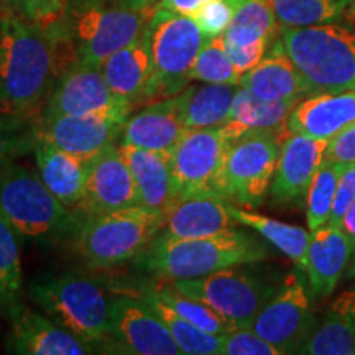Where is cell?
Instances as JSON below:
<instances>
[{"label":"cell","instance_id":"cell-6","mask_svg":"<svg viewBox=\"0 0 355 355\" xmlns=\"http://www.w3.org/2000/svg\"><path fill=\"white\" fill-rule=\"evenodd\" d=\"M87 217L78 232V254L89 266L109 268L144 252L165 227L166 212L133 206Z\"/></svg>","mask_w":355,"mask_h":355},{"label":"cell","instance_id":"cell-21","mask_svg":"<svg viewBox=\"0 0 355 355\" xmlns=\"http://www.w3.org/2000/svg\"><path fill=\"white\" fill-rule=\"evenodd\" d=\"M355 122V91L318 92L301 99L288 119L291 133L331 140Z\"/></svg>","mask_w":355,"mask_h":355},{"label":"cell","instance_id":"cell-11","mask_svg":"<svg viewBox=\"0 0 355 355\" xmlns=\"http://www.w3.org/2000/svg\"><path fill=\"white\" fill-rule=\"evenodd\" d=\"M232 139L217 128H186L171 152L175 202L201 193L219 194V180Z\"/></svg>","mask_w":355,"mask_h":355},{"label":"cell","instance_id":"cell-16","mask_svg":"<svg viewBox=\"0 0 355 355\" xmlns=\"http://www.w3.org/2000/svg\"><path fill=\"white\" fill-rule=\"evenodd\" d=\"M140 206L137 184L119 145H110L87 163V180L79 207L87 216Z\"/></svg>","mask_w":355,"mask_h":355},{"label":"cell","instance_id":"cell-38","mask_svg":"<svg viewBox=\"0 0 355 355\" xmlns=\"http://www.w3.org/2000/svg\"><path fill=\"white\" fill-rule=\"evenodd\" d=\"M0 6L7 15L51 30L64 20L69 0H0Z\"/></svg>","mask_w":355,"mask_h":355},{"label":"cell","instance_id":"cell-14","mask_svg":"<svg viewBox=\"0 0 355 355\" xmlns=\"http://www.w3.org/2000/svg\"><path fill=\"white\" fill-rule=\"evenodd\" d=\"M117 352L132 355H183L158 314L139 296H112V337Z\"/></svg>","mask_w":355,"mask_h":355},{"label":"cell","instance_id":"cell-13","mask_svg":"<svg viewBox=\"0 0 355 355\" xmlns=\"http://www.w3.org/2000/svg\"><path fill=\"white\" fill-rule=\"evenodd\" d=\"M43 117L102 114L128 119L132 107L110 91L101 66L73 63L56 79Z\"/></svg>","mask_w":355,"mask_h":355},{"label":"cell","instance_id":"cell-39","mask_svg":"<svg viewBox=\"0 0 355 355\" xmlns=\"http://www.w3.org/2000/svg\"><path fill=\"white\" fill-rule=\"evenodd\" d=\"M239 2L241 0H207L191 19H194L206 38L220 37L229 28Z\"/></svg>","mask_w":355,"mask_h":355},{"label":"cell","instance_id":"cell-28","mask_svg":"<svg viewBox=\"0 0 355 355\" xmlns=\"http://www.w3.org/2000/svg\"><path fill=\"white\" fill-rule=\"evenodd\" d=\"M239 84L186 86L176 96L178 109L186 128H217L225 125L232 112Z\"/></svg>","mask_w":355,"mask_h":355},{"label":"cell","instance_id":"cell-15","mask_svg":"<svg viewBox=\"0 0 355 355\" xmlns=\"http://www.w3.org/2000/svg\"><path fill=\"white\" fill-rule=\"evenodd\" d=\"M125 122L127 119L102 114L53 115L43 117L35 137L89 163L117 141Z\"/></svg>","mask_w":355,"mask_h":355},{"label":"cell","instance_id":"cell-36","mask_svg":"<svg viewBox=\"0 0 355 355\" xmlns=\"http://www.w3.org/2000/svg\"><path fill=\"white\" fill-rule=\"evenodd\" d=\"M189 78L191 81L211 84H241L242 74L235 69L230 60L224 35L206 40L194 61Z\"/></svg>","mask_w":355,"mask_h":355},{"label":"cell","instance_id":"cell-43","mask_svg":"<svg viewBox=\"0 0 355 355\" xmlns=\"http://www.w3.org/2000/svg\"><path fill=\"white\" fill-rule=\"evenodd\" d=\"M272 42H266V40H261V42L245 44V46H235V44H225L227 48L230 60L235 66V69L239 73L245 74L252 68H255L257 64L263 60L266 55V50H268V44Z\"/></svg>","mask_w":355,"mask_h":355},{"label":"cell","instance_id":"cell-44","mask_svg":"<svg viewBox=\"0 0 355 355\" xmlns=\"http://www.w3.org/2000/svg\"><path fill=\"white\" fill-rule=\"evenodd\" d=\"M19 119L3 117L0 119V166H3L10 159L13 155L19 153L20 141L24 139H19L13 132V122Z\"/></svg>","mask_w":355,"mask_h":355},{"label":"cell","instance_id":"cell-47","mask_svg":"<svg viewBox=\"0 0 355 355\" xmlns=\"http://www.w3.org/2000/svg\"><path fill=\"white\" fill-rule=\"evenodd\" d=\"M344 17L349 24L355 25V0H350V3H349L347 10H345V13H344Z\"/></svg>","mask_w":355,"mask_h":355},{"label":"cell","instance_id":"cell-33","mask_svg":"<svg viewBox=\"0 0 355 355\" xmlns=\"http://www.w3.org/2000/svg\"><path fill=\"white\" fill-rule=\"evenodd\" d=\"M279 28L334 24L347 10L350 0H270Z\"/></svg>","mask_w":355,"mask_h":355},{"label":"cell","instance_id":"cell-8","mask_svg":"<svg viewBox=\"0 0 355 355\" xmlns=\"http://www.w3.org/2000/svg\"><path fill=\"white\" fill-rule=\"evenodd\" d=\"M0 214L20 237L51 239L73 224V212L58 199L40 175L15 163L0 171Z\"/></svg>","mask_w":355,"mask_h":355},{"label":"cell","instance_id":"cell-46","mask_svg":"<svg viewBox=\"0 0 355 355\" xmlns=\"http://www.w3.org/2000/svg\"><path fill=\"white\" fill-rule=\"evenodd\" d=\"M340 227L347 235L350 245H352V263H350V272H349V277L352 278L355 277V201L352 202V206L349 207L347 212H345V216L343 217V220H340Z\"/></svg>","mask_w":355,"mask_h":355},{"label":"cell","instance_id":"cell-29","mask_svg":"<svg viewBox=\"0 0 355 355\" xmlns=\"http://www.w3.org/2000/svg\"><path fill=\"white\" fill-rule=\"evenodd\" d=\"M300 354H355V290L344 291L332 303L324 321L314 327Z\"/></svg>","mask_w":355,"mask_h":355},{"label":"cell","instance_id":"cell-25","mask_svg":"<svg viewBox=\"0 0 355 355\" xmlns=\"http://www.w3.org/2000/svg\"><path fill=\"white\" fill-rule=\"evenodd\" d=\"M119 148L132 170L140 206L166 212L175 204L171 155L140 148L125 141H121Z\"/></svg>","mask_w":355,"mask_h":355},{"label":"cell","instance_id":"cell-20","mask_svg":"<svg viewBox=\"0 0 355 355\" xmlns=\"http://www.w3.org/2000/svg\"><path fill=\"white\" fill-rule=\"evenodd\" d=\"M237 224L227 199L217 193H201L173 204L166 211L163 232L180 239H199L227 232Z\"/></svg>","mask_w":355,"mask_h":355},{"label":"cell","instance_id":"cell-23","mask_svg":"<svg viewBox=\"0 0 355 355\" xmlns=\"http://www.w3.org/2000/svg\"><path fill=\"white\" fill-rule=\"evenodd\" d=\"M101 69L110 91L127 105L135 109L145 102L153 74L146 30L135 42L109 56L101 64Z\"/></svg>","mask_w":355,"mask_h":355},{"label":"cell","instance_id":"cell-41","mask_svg":"<svg viewBox=\"0 0 355 355\" xmlns=\"http://www.w3.org/2000/svg\"><path fill=\"white\" fill-rule=\"evenodd\" d=\"M355 201V163H349L344 166L343 173H340L339 181H337L336 198L334 204H332V212L329 217V222L332 224H340L343 217L352 202Z\"/></svg>","mask_w":355,"mask_h":355},{"label":"cell","instance_id":"cell-35","mask_svg":"<svg viewBox=\"0 0 355 355\" xmlns=\"http://www.w3.org/2000/svg\"><path fill=\"white\" fill-rule=\"evenodd\" d=\"M344 163L324 159L306 194V222L308 229L314 230L329 222L334 204L337 181L344 170Z\"/></svg>","mask_w":355,"mask_h":355},{"label":"cell","instance_id":"cell-37","mask_svg":"<svg viewBox=\"0 0 355 355\" xmlns=\"http://www.w3.org/2000/svg\"><path fill=\"white\" fill-rule=\"evenodd\" d=\"M153 288L157 290V293L162 296V300L165 301L166 304H170L181 318H184L188 322L198 326L199 329L207 331L216 336H224L235 329V327L230 326L224 318H220L216 311H212L209 306L194 298H189V296L175 290V288L171 286V283L165 286L153 285Z\"/></svg>","mask_w":355,"mask_h":355},{"label":"cell","instance_id":"cell-19","mask_svg":"<svg viewBox=\"0 0 355 355\" xmlns=\"http://www.w3.org/2000/svg\"><path fill=\"white\" fill-rule=\"evenodd\" d=\"M350 259L352 245L340 224L327 222L311 230L304 273L313 298L331 296Z\"/></svg>","mask_w":355,"mask_h":355},{"label":"cell","instance_id":"cell-3","mask_svg":"<svg viewBox=\"0 0 355 355\" xmlns=\"http://www.w3.org/2000/svg\"><path fill=\"white\" fill-rule=\"evenodd\" d=\"M311 94L355 91V30L337 24L279 28Z\"/></svg>","mask_w":355,"mask_h":355},{"label":"cell","instance_id":"cell-27","mask_svg":"<svg viewBox=\"0 0 355 355\" xmlns=\"http://www.w3.org/2000/svg\"><path fill=\"white\" fill-rule=\"evenodd\" d=\"M300 101H265L248 89L239 86L229 122L222 127L232 140L248 132H275L288 135V119Z\"/></svg>","mask_w":355,"mask_h":355},{"label":"cell","instance_id":"cell-30","mask_svg":"<svg viewBox=\"0 0 355 355\" xmlns=\"http://www.w3.org/2000/svg\"><path fill=\"white\" fill-rule=\"evenodd\" d=\"M121 293L135 295L140 300H144L158 314V318L165 322V326L171 332L173 339H175L183 355H220L222 336L199 329L198 326L181 318L170 304H166L162 300V296L158 295L153 285L135 286L130 291L125 290Z\"/></svg>","mask_w":355,"mask_h":355},{"label":"cell","instance_id":"cell-26","mask_svg":"<svg viewBox=\"0 0 355 355\" xmlns=\"http://www.w3.org/2000/svg\"><path fill=\"white\" fill-rule=\"evenodd\" d=\"M33 152L46 188L69 209L79 207L86 189L87 162L37 137H33Z\"/></svg>","mask_w":355,"mask_h":355},{"label":"cell","instance_id":"cell-18","mask_svg":"<svg viewBox=\"0 0 355 355\" xmlns=\"http://www.w3.org/2000/svg\"><path fill=\"white\" fill-rule=\"evenodd\" d=\"M327 141L301 133H288L282 141L272 196L278 202H296L306 198L309 184L324 162Z\"/></svg>","mask_w":355,"mask_h":355},{"label":"cell","instance_id":"cell-24","mask_svg":"<svg viewBox=\"0 0 355 355\" xmlns=\"http://www.w3.org/2000/svg\"><path fill=\"white\" fill-rule=\"evenodd\" d=\"M239 86L265 101L303 99L306 94H311L308 84L288 56L282 38L273 43L272 50L255 68L243 74Z\"/></svg>","mask_w":355,"mask_h":355},{"label":"cell","instance_id":"cell-12","mask_svg":"<svg viewBox=\"0 0 355 355\" xmlns=\"http://www.w3.org/2000/svg\"><path fill=\"white\" fill-rule=\"evenodd\" d=\"M314 324L303 278L300 272H293L257 314L250 329L277 345L283 354H300Z\"/></svg>","mask_w":355,"mask_h":355},{"label":"cell","instance_id":"cell-7","mask_svg":"<svg viewBox=\"0 0 355 355\" xmlns=\"http://www.w3.org/2000/svg\"><path fill=\"white\" fill-rule=\"evenodd\" d=\"M153 74L146 101L180 94L191 81L189 74L206 37L189 15L158 8L146 26Z\"/></svg>","mask_w":355,"mask_h":355},{"label":"cell","instance_id":"cell-4","mask_svg":"<svg viewBox=\"0 0 355 355\" xmlns=\"http://www.w3.org/2000/svg\"><path fill=\"white\" fill-rule=\"evenodd\" d=\"M30 298L51 321L91 345L112 337V296L99 283L79 275L44 277L32 283Z\"/></svg>","mask_w":355,"mask_h":355},{"label":"cell","instance_id":"cell-5","mask_svg":"<svg viewBox=\"0 0 355 355\" xmlns=\"http://www.w3.org/2000/svg\"><path fill=\"white\" fill-rule=\"evenodd\" d=\"M155 3L137 0H97L78 8L66 30L79 63L101 66L135 42L157 13Z\"/></svg>","mask_w":355,"mask_h":355},{"label":"cell","instance_id":"cell-10","mask_svg":"<svg viewBox=\"0 0 355 355\" xmlns=\"http://www.w3.org/2000/svg\"><path fill=\"white\" fill-rule=\"evenodd\" d=\"M171 286L207 304L234 327H250L279 288L235 266L198 278L173 279Z\"/></svg>","mask_w":355,"mask_h":355},{"label":"cell","instance_id":"cell-9","mask_svg":"<svg viewBox=\"0 0 355 355\" xmlns=\"http://www.w3.org/2000/svg\"><path fill=\"white\" fill-rule=\"evenodd\" d=\"M285 137L275 132H248L232 140L220 173V196L248 207L260 206L272 188Z\"/></svg>","mask_w":355,"mask_h":355},{"label":"cell","instance_id":"cell-45","mask_svg":"<svg viewBox=\"0 0 355 355\" xmlns=\"http://www.w3.org/2000/svg\"><path fill=\"white\" fill-rule=\"evenodd\" d=\"M153 2L158 8H166V10L191 17L207 0H153Z\"/></svg>","mask_w":355,"mask_h":355},{"label":"cell","instance_id":"cell-42","mask_svg":"<svg viewBox=\"0 0 355 355\" xmlns=\"http://www.w3.org/2000/svg\"><path fill=\"white\" fill-rule=\"evenodd\" d=\"M324 159L349 165L355 163V122L327 141Z\"/></svg>","mask_w":355,"mask_h":355},{"label":"cell","instance_id":"cell-1","mask_svg":"<svg viewBox=\"0 0 355 355\" xmlns=\"http://www.w3.org/2000/svg\"><path fill=\"white\" fill-rule=\"evenodd\" d=\"M76 63L61 25L46 30L19 17H0V115L24 119L40 107L58 76Z\"/></svg>","mask_w":355,"mask_h":355},{"label":"cell","instance_id":"cell-34","mask_svg":"<svg viewBox=\"0 0 355 355\" xmlns=\"http://www.w3.org/2000/svg\"><path fill=\"white\" fill-rule=\"evenodd\" d=\"M20 234L0 214V313L7 314L20 303L21 263Z\"/></svg>","mask_w":355,"mask_h":355},{"label":"cell","instance_id":"cell-2","mask_svg":"<svg viewBox=\"0 0 355 355\" xmlns=\"http://www.w3.org/2000/svg\"><path fill=\"white\" fill-rule=\"evenodd\" d=\"M266 257L268 247L260 239L237 229L199 239H180L159 232L135 257V263L146 273L173 282L255 263Z\"/></svg>","mask_w":355,"mask_h":355},{"label":"cell","instance_id":"cell-22","mask_svg":"<svg viewBox=\"0 0 355 355\" xmlns=\"http://www.w3.org/2000/svg\"><path fill=\"white\" fill-rule=\"evenodd\" d=\"M186 130L176 96L150 102L139 112L128 115L122 141L145 150L171 155Z\"/></svg>","mask_w":355,"mask_h":355},{"label":"cell","instance_id":"cell-48","mask_svg":"<svg viewBox=\"0 0 355 355\" xmlns=\"http://www.w3.org/2000/svg\"><path fill=\"white\" fill-rule=\"evenodd\" d=\"M137 2H148V3H155L153 0H137Z\"/></svg>","mask_w":355,"mask_h":355},{"label":"cell","instance_id":"cell-40","mask_svg":"<svg viewBox=\"0 0 355 355\" xmlns=\"http://www.w3.org/2000/svg\"><path fill=\"white\" fill-rule=\"evenodd\" d=\"M220 355H283V352L250 327H235L222 336Z\"/></svg>","mask_w":355,"mask_h":355},{"label":"cell","instance_id":"cell-17","mask_svg":"<svg viewBox=\"0 0 355 355\" xmlns=\"http://www.w3.org/2000/svg\"><path fill=\"white\" fill-rule=\"evenodd\" d=\"M10 321L7 350L21 355H86L92 354L91 345L79 339L60 324L35 313L19 303L7 314Z\"/></svg>","mask_w":355,"mask_h":355},{"label":"cell","instance_id":"cell-32","mask_svg":"<svg viewBox=\"0 0 355 355\" xmlns=\"http://www.w3.org/2000/svg\"><path fill=\"white\" fill-rule=\"evenodd\" d=\"M277 32L279 25L270 0H241L224 40L225 44L245 46L261 40L273 42Z\"/></svg>","mask_w":355,"mask_h":355},{"label":"cell","instance_id":"cell-31","mask_svg":"<svg viewBox=\"0 0 355 355\" xmlns=\"http://www.w3.org/2000/svg\"><path fill=\"white\" fill-rule=\"evenodd\" d=\"M230 214L239 224L254 229L266 242L278 248L283 255L295 261L296 266L304 272L311 232L300 225L286 224V222L270 219V217L257 214V212L241 209V207H235L234 204H230Z\"/></svg>","mask_w":355,"mask_h":355}]
</instances>
